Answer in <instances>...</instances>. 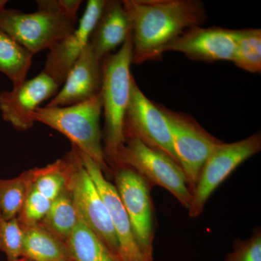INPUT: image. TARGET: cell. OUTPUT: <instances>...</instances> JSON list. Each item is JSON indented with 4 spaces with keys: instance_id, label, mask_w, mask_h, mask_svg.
Instances as JSON below:
<instances>
[{
    "instance_id": "obj_1",
    "label": "cell",
    "mask_w": 261,
    "mask_h": 261,
    "mask_svg": "<svg viewBox=\"0 0 261 261\" xmlns=\"http://www.w3.org/2000/svg\"><path fill=\"white\" fill-rule=\"evenodd\" d=\"M132 24V63L159 61L182 34L207 20L199 0H123Z\"/></svg>"
},
{
    "instance_id": "obj_2",
    "label": "cell",
    "mask_w": 261,
    "mask_h": 261,
    "mask_svg": "<svg viewBox=\"0 0 261 261\" xmlns=\"http://www.w3.org/2000/svg\"><path fill=\"white\" fill-rule=\"evenodd\" d=\"M132 34H129L115 54L105 57L102 66V113L105 117L104 148L106 162L110 168L114 164L118 151L124 145L123 120L129 102L133 75Z\"/></svg>"
},
{
    "instance_id": "obj_3",
    "label": "cell",
    "mask_w": 261,
    "mask_h": 261,
    "mask_svg": "<svg viewBox=\"0 0 261 261\" xmlns=\"http://www.w3.org/2000/svg\"><path fill=\"white\" fill-rule=\"evenodd\" d=\"M102 113L101 92L88 100L65 107L38 108L33 121L61 132L82 153L89 156L102 170L105 176L112 174L106 162L102 143L100 118Z\"/></svg>"
},
{
    "instance_id": "obj_4",
    "label": "cell",
    "mask_w": 261,
    "mask_h": 261,
    "mask_svg": "<svg viewBox=\"0 0 261 261\" xmlns=\"http://www.w3.org/2000/svg\"><path fill=\"white\" fill-rule=\"evenodd\" d=\"M115 165L132 168L151 186L166 189L184 207L190 208L192 195L185 173L181 166L167 154L151 148L137 139H126L111 168Z\"/></svg>"
},
{
    "instance_id": "obj_5",
    "label": "cell",
    "mask_w": 261,
    "mask_h": 261,
    "mask_svg": "<svg viewBox=\"0 0 261 261\" xmlns=\"http://www.w3.org/2000/svg\"><path fill=\"white\" fill-rule=\"evenodd\" d=\"M115 187L129 218L136 242L147 261H153L154 209L152 186L132 168L123 165L111 168Z\"/></svg>"
},
{
    "instance_id": "obj_6",
    "label": "cell",
    "mask_w": 261,
    "mask_h": 261,
    "mask_svg": "<svg viewBox=\"0 0 261 261\" xmlns=\"http://www.w3.org/2000/svg\"><path fill=\"white\" fill-rule=\"evenodd\" d=\"M69 159V176L67 190L70 192L82 221L109 248L118 255L119 244L104 201L82 162L80 151L72 145L67 152Z\"/></svg>"
},
{
    "instance_id": "obj_7",
    "label": "cell",
    "mask_w": 261,
    "mask_h": 261,
    "mask_svg": "<svg viewBox=\"0 0 261 261\" xmlns=\"http://www.w3.org/2000/svg\"><path fill=\"white\" fill-rule=\"evenodd\" d=\"M76 22L62 15L14 9L0 12V29L33 55L51 49L69 36Z\"/></svg>"
},
{
    "instance_id": "obj_8",
    "label": "cell",
    "mask_w": 261,
    "mask_h": 261,
    "mask_svg": "<svg viewBox=\"0 0 261 261\" xmlns=\"http://www.w3.org/2000/svg\"><path fill=\"white\" fill-rule=\"evenodd\" d=\"M159 106L167 118L175 152L192 195L204 164L221 142L204 129L190 115Z\"/></svg>"
},
{
    "instance_id": "obj_9",
    "label": "cell",
    "mask_w": 261,
    "mask_h": 261,
    "mask_svg": "<svg viewBox=\"0 0 261 261\" xmlns=\"http://www.w3.org/2000/svg\"><path fill=\"white\" fill-rule=\"evenodd\" d=\"M260 132L232 143L221 142L216 146L201 170L198 181L192 192L189 215L200 216L209 197L216 189L244 161L260 152Z\"/></svg>"
},
{
    "instance_id": "obj_10",
    "label": "cell",
    "mask_w": 261,
    "mask_h": 261,
    "mask_svg": "<svg viewBox=\"0 0 261 261\" xmlns=\"http://www.w3.org/2000/svg\"><path fill=\"white\" fill-rule=\"evenodd\" d=\"M123 135L125 139H137L151 148L161 151L179 164L167 118L159 104L146 97L135 78L123 120Z\"/></svg>"
},
{
    "instance_id": "obj_11",
    "label": "cell",
    "mask_w": 261,
    "mask_h": 261,
    "mask_svg": "<svg viewBox=\"0 0 261 261\" xmlns=\"http://www.w3.org/2000/svg\"><path fill=\"white\" fill-rule=\"evenodd\" d=\"M59 86L42 71L10 91L0 92V112L3 119L19 132L30 129L34 124L32 113L44 101L54 97Z\"/></svg>"
},
{
    "instance_id": "obj_12",
    "label": "cell",
    "mask_w": 261,
    "mask_h": 261,
    "mask_svg": "<svg viewBox=\"0 0 261 261\" xmlns=\"http://www.w3.org/2000/svg\"><path fill=\"white\" fill-rule=\"evenodd\" d=\"M106 3V0H89L77 28L49 49L42 71L59 87L64 84L70 70L89 44L91 34Z\"/></svg>"
},
{
    "instance_id": "obj_13",
    "label": "cell",
    "mask_w": 261,
    "mask_h": 261,
    "mask_svg": "<svg viewBox=\"0 0 261 261\" xmlns=\"http://www.w3.org/2000/svg\"><path fill=\"white\" fill-rule=\"evenodd\" d=\"M238 30L221 27H194L165 49L183 53L192 61L212 63L233 61Z\"/></svg>"
},
{
    "instance_id": "obj_14",
    "label": "cell",
    "mask_w": 261,
    "mask_h": 261,
    "mask_svg": "<svg viewBox=\"0 0 261 261\" xmlns=\"http://www.w3.org/2000/svg\"><path fill=\"white\" fill-rule=\"evenodd\" d=\"M80 154L84 168L92 178L109 211L119 244V253L122 260L147 261L136 242L129 218L122 204L116 187L107 180L100 168L89 156L80 151Z\"/></svg>"
},
{
    "instance_id": "obj_15",
    "label": "cell",
    "mask_w": 261,
    "mask_h": 261,
    "mask_svg": "<svg viewBox=\"0 0 261 261\" xmlns=\"http://www.w3.org/2000/svg\"><path fill=\"white\" fill-rule=\"evenodd\" d=\"M90 43L70 70L63 88L46 107H65L88 100L101 92L102 66Z\"/></svg>"
},
{
    "instance_id": "obj_16",
    "label": "cell",
    "mask_w": 261,
    "mask_h": 261,
    "mask_svg": "<svg viewBox=\"0 0 261 261\" xmlns=\"http://www.w3.org/2000/svg\"><path fill=\"white\" fill-rule=\"evenodd\" d=\"M132 33V24L122 1L106 0L100 16L91 34L89 43L102 61L122 45Z\"/></svg>"
},
{
    "instance_id": "obj_17",
    "label": "cell",
    "mask_w": 261,
    "mask_h": 261,
    "mask_svg": "<svg viewBox=\"0 0 261 261\" xmlns=\"http://www.w3.org/2000/svg\"><path fill=\"white\" fill-rule=\"evenodd\" d=\"M20 227L21 257L33 261H73L66 243L41 223Z\"/></svg>"
},
{
    "instance_id": "obj_18",
    "label": "cell",
    "mask_w": 261,
    "mask_h": 261,
    "mask_svg": "<svg viewBox=\"0 0 261 261\" xmlns=\"http://www.w3.org/2000/svg\"><path fill=\"white\" fill-rule=\"evenodd\" d=\"M66 244L73 261H123L84 224L80 217Z\"/></svg>"
},
{
    "instance_id": "obj_19",
    "label": "cell",
    "mask_w": 261,
    "mask_h": 261,
    "mask_svg": "<svg viewBox=\"0 0 261 261\" xmlns=\"http://www.w3.org/2000/svg\"><path fill=\"white\" fill-rule=\"evenodd\" d=\"M34 55L0 29V72L4 73L13 87L27 80Z\"/></svg>"
},
{
    "instance_id": "obj_20",
    "label": "cell",
    "mask_w": 261,
    "mask_h": 261,
    "mask_svg": "<svg viewBox=\"0 0 261 261\" xmlns=\"http://www.w3.org/2000/svg\"><path fill=\"white\" fill-rule=\"evenodd\" d=\"M28 171L31 188L53 202L67 189L69 176L68 154L44 167L34 168Z\"/></svg>"
},
{
    "instance_id": "obj_21",
    "label": "cell",
    "mask_w": 261,
    "mask_h": 261,
    "mask_svg": "<svg viewBox=\"0 0 261 261\" xmlns=\"http://www.w3.org/2000/svg\"><path fill=\"white\" fill-rule=\"evenodd\" d=\"M79 219L76 207L66 189L53 201L49 212L40 223L66 243L78 224Z\"/></svg>"
},
{
    "instance_id": "obj_22",
    "label": "cell",
    "mask_w": 261,
    "mask_h": 261,
    "mask_svg": "<svg viewBox=\"0 0 261 261\" xmlns=\"http://www.w3.org/2000/svg\"><path fill=\"white\" fill-rule=\"evenodd\" d=\"M233 63L240 69L252 73L261 72V30H238Z\"/></svg>"
},
{
    "instance_id": "obj_23",
    "label": "cell",
    "mask_w": 261,
    "mask_h": 261,
    "mask_svg": "<svg viewBox=\"0 0 261 261\" xmlns=\"http://www.w3.org/2000/svg\"><path fill=\"white\" fill-rule=\"evenodd\" d=\"M30 186L28 171L10 179L0 178V214L8 220L16 219Z\"/></svg>"
},
{
    "instance_id": "obj_24",
    "label": "cell",
    "mask_w": 261,
    "mask_h": 261,
    "mask_svg": "<svg viewBox=\"0 0 261 261\" xmlns=\"http://www.w3.org/2000/svg\"><path fill=\"white\" fill-rule=\"evenodd\" d=\"M51 202L45 196L29 186L28 195L16 217L18 224L22 226L39 224L49 212Z\"/></svg>"
},
{
    "instance_id": "obj_25",
    "label": "cell",
    "mask_w": 261,
    "mask_h": 261,
    "mask_svg": "<svg viewBox=\"0 0 261 261\" xmlns=\"http://www.w3.org/2000/svg\"><path fill=\"white\" fill-rule=\"evenodd\" d=\"M22 229L16 219L8 220L0 214V251L8 261H18L21 257Z\"/></svg>"
},
{
    "instance_id": "obj_26",
    "label": "cell",
    "mask_w": 261,
    "mask_h": 261,
    "mask_svg": "<svg viewBox=\"0 0 261 261\" xmlns=\"http://www.w3.org/2000/svg\"><path fill=\"white\" fill-rule=\"evenodd\" d=\"M224 261H261V231H254L247 240L238 239L233 245V251L228 254Z\"/></svg>"
},
{
    "instance_id": "obj_27",
    "label": "cell",
    "mask_w": 261,
    "mask_h": 261,
    "mask_svg": "<svg viewBox=\"0 0 261 261\" xmlns=\"http://www.w3.org/2000/svg\"><path fill=\"white\" fill-rule=\"evenodd\" d=\"M37 11L53 13L76 22L82 0H37Z\"/></svg>"
},
{
    "instance_id": "obj_28",
    "label": "cell",
    "mask_w": 261,
    "mask_h": 261,
    "mask_svg": "<svg viewBox=\"0 0 261 261\" xmlns=\"http://www.w3.org/2000/svg\"><path fill=\"white\" fill-rule=\"evenodd\" d=\"M8 3V2L7 0H0V12L5 9V6H6Z\"/></svg>"
},
{
    "instance_id": "obj_29",
    "label": "cell",
    "mask_w": 261,
    "mask_h": 261,
    "mask_svg": "<svg viewBox=\"0 0 261 261\" xmlns=\"http://www.w3.org/2000/svg\"><path fill=\"white\" fill-rule=\"evenodd\" d=\"M18 261H33L32 260H29V259L25 258V257H20V259Z\"/></svg>"
}]
</instances>
